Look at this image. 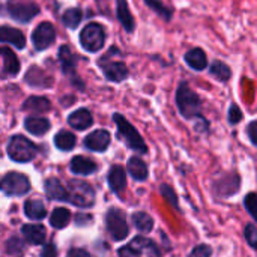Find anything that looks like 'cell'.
<instances>
[{"label":"cell","instance_id":"1","mask_svg":"<svg viewBox=\"0 0 257 257\" xmlns=\"http://www.w3.org/2000/svg\"><path fill=\"white\" fill-rule=\"evenodd\" d=\"M176 105L182 117L185 119H200L202 114V99L200 96L190 87L187 81H181L176 89Z\"/></svg>","mask_w":257,"mask_h":257},{"label":"cell","instance_id":"2","mask_svg":"<svg viewBox=\"0 0 257 257\" xmlns=\"http://www.w3.org/2000/svg\"><path fill=\"white\" fill-rule=\"evenodd\" d=\"M105 41H107L105 29L101 23H96V21L87 23L78 35L80 47L84 51L92 53V54L101 51L105 45Z\"/></svg>","mask_w":257,"mask_h":257},{"label":"cell","instance_id":"3","mask_svg":"<svg viewBox=\"0 0 257 257\" xmlns=\"http://www.w3.org/2000/svg\"><path fill=\"white\" fill-rule=\"evenodd\" d=\"M113 120H114V123L117 126V137H119V140H122L133 151H137L140 154H146L148 152V146L143 142L142 136L125 119V116H122L120 113H114L113 114Z\"/></svg>","mask_w":257,"mask_h":257},{"label":"cell","instance_id":"4","mask_svg":"<svg viewBox=\"0 0 257 257\" xmlns=\"http://www.w3.org/2000/svg\"><path fill=\"white\" fill-rule=\"evenodd\" d=\"M57 57H59V63H60V69H62L63 75L68 77L71 84L75 86L78 90H84L86 84L77 72L78 56L71 50V47L68 44H63V45H60V48L57 51Z\"/></svg>","mask_w":257,"mask_h":257},{"label":"cell","instance_id":"5","mask_svg":"<svg viewBox=\"0 0 257 257\" xmlns=\"http://www.w3.org/2000/svg\"><path fill=\"white\" fill-rule=\"evenodd\" d=\"M111 54H113V48H110L108 53L101 56L96 65L99 66L105 80L111 83H122L130 77V69L123 60H113Z\"/></svg>","mask_w":257,"mask_h":257},{"label":"cell","instance_id":"6","mask_svg":"<svg viewBox=\"0 0 257 257\" xmlns=\"http://www.w3.org/2000/svg\"><path fill=\"white\" fill-rule=\"evenodd\" d=\"M5 9L14 21L23 24L30 23L41 14V6L33 0H8Z\"/></svg>","mask_w":257,"mask_h":257},{"label":"cell","instance_id":"7","mask_svg":"<svg viewBox=\"0 0 257 257\" xmlns=\"http://www.w3.org/2000/svg\"><path fill=\"white\" fill-rule=\"evenodd\" d=\"M119 257H161V253L154 241L137 236L119 250Z\"/></svg>","mask_w":257,"mask_h":257},{"label":"cell","instance_id":"8","mask_svg":"<svg viewBox=\"0 0 257 257\" xmlns=\"http://www.w3.org/2000/svg\"><path fill=\"white\" fill-rule=\"evenodd\" d=\"M8 155L17 163H29L36 155V146L24 136H14L8 143Z\"/></svg>","mask_w":257,"mask_h":257},{"label":"cell","instance_id":"9","mask_svg":"<svg viewBox=\"0 0 257 257\" xmlns=\"http://www.w3.org/2000/svg\"><path fill=\"white\" fill-rule=\"evenodd\" d=\"M68 196L69 202L80 208H89L95 203V191L90 187V184L84 181H71L68 187Z\"/></svg>","mask_w":257,"mask_h":257},{"label":"cell","instance_id":"10","mask_svg":"<svg viewBox=\"0 0 257 257\" xmlns=\"http://www.w3.org/2000/svg\"><path fill=\"white\" fill-rule=\"evenodd\" d=\"M57 39V30L53 23L41 21L32 32V44L35 51H45L54 45Z\"/></svg>","mask_w":257,"mask_h":257},{"label":"cell","instance_id":"11","mask_svg":"<svg viewBox=\"0 0 257 257\" xmlns=\"http://www.w3.org/2000/svg\"><path fill=\"white\" fill-rule=\"evenodd\" d=\"M105 223H107V229L108 233L111 235V238L114 241H122L128 236V224H126V217L125 212L117 209V208H111L108 209L107 215H105Z\"/></svg>","mask_w":257,"mask_h":257},{"label":"cell","instance_id":"12","mask_svg":"<svg viewBox=\"0 0 257 257\" xmlns=\"http://www.w3.org/2000/svg\"><path fill=\"white\" fill-rule=\"evenodd\" d=\"M30 190V181L20 172H11L2 179V191L6 196H24Z\"/></svg>","mask_w":257,"mask_h":257},{"label":"cell","instance_id":"13","mask_svg":"<svg viewBox=\"0 0 257 257\" xmlns=\"http://www.w3.org/2000/svg\"><path fill=\"white\" fill-rule=\"evenodd\" d=\"M24 83L35 89H51L54 86V77L39 65H30L24 74Z\"/></svg>","mask_w":257,"mask_h":257},{"label":"cell","instance_id":"14","mask_svg":"<svg viewBox=\"0 0 257 257\" xmlns=\"http://www.w3.org/2000/svg\"><path fill=\"white\" fill-rule=\"evenodd\" d=\"M0 56H2V74L3 77H17L21 71V63L15 51L9 47H2L0 48Z\"/></svg>","mask_w":257,"mask_h":257},{"label":"cell","instance_id":"15","mask_svg":"<svg viewBox=\"0 0 257 257\" xmlns=\"http://www.w3.org/2000/svg\"><path fill=\"white\" fill-rule=\"evenodd\" d=\"M0 42L5 44V45L6 44L12 45L17 50H24L26 48V36H24V33L20 29L8 26V24H3L0 27Z\"/></svg>","mask_w":257,"mask_h":257},{"label":"cell","instance_id":"16","mask_svg":"<svg viewBox=\"0 0 257 257\" xmlns=\"http://www.w3.org/2000/svg\"><path fill=\"white\" fill-rule=\"evenodd\" d=\"M111 142L110 133L107 130H96L84 139V148L92 152H104Z\"/></svg>","mask_w":257,"mask_h":257},{"label":"cell","instance_id":"17","mask_svg":"<svg viewBox=\"0 0 257 257\" xmlns=\"http://www.w3.org/2000/svg\"><path fill=\"white\" fill-rule=\"evenodd\" d=\"M116 18L126 33L133 35L136 32V18L130 11L128 0H116Z\"/></svg>","mask_w":257,"mask_h":257},{"label":"cell","instance_id":"18","mask_svg":"<svg viewBox=\"0 0 257 257\" xmlns=\"http://www.w3.org/2000/svg\"><path fill=\"white\" fill-rule=\"evenodd\" d=\"M184 60L191 69H194L197 72H202L208 68V56H206L205 50L200 47H194V48L188 50L184 56Z\"/></svg>","mask_w":257,"mask_h":257},{"label":"cell","instance_id":"19","mask_svg":"<svg viewBox=\"0 0 257 257\" xmlns=\"http://www.w3.org/2000/svg\"><path fill=\"white\" fill-rule=\"evenodd\" d=\"M68 123L77 131H84L93 125V116L87 108H78L68 116Z\"/></svg>","mask_w":257,"mask_h":257},{"label":"cell","instance_id":"20","mask_svg":"<svg viewBox=\"0 0 257 257\" xmlns=\"http://www.w3.org/2000/svg\"><path fill=\"white\" fill-rule=\"evenodd\" d=\"M108 185L113 193L116 194H123L125 187H126V173L120 166H113L110 173H108Z\"/></svg>","mask_w":257,"mask_h":257},{"label":"cell","instance_id":"21","mask_svg":"<svg viewBox=\"0 0 257 257\" xmlns=\"http://www.w3.org/2000/svg\"><path fill=\"white\" fill-rule=\"evenodd\" d=\"M45 193L48 194L50 199L53 200H60V202H69L68 190L62 185V182L56 178H50L45 181Z\"/></svg>","mask_w":257,"mask_h":257},{"label":"cell","instance_id":"22","mask_svg":"<svg viewBox=\"0 0 257 257\" xmlns=\"http://www.w3.org/2000/svg\"><path fill=\"white\" fill-rule=\"evenodd\" d=\"M21 233L29 244L41 245L45 241V227L41 224H24L21 227Z\"/></svg>","mask_w":257,"mask_h":257},{"label":"cell","instance_id":"23","mask_svg":"<svg viewBox=\"0 0 257 257\" xmlns=\"http://www.w3.org/2000/svg\"><path fill=\"white\" fill-rule=\"evenodd\" d=\"M21 108L30 113H47L51 110V101L45 96H29Z\"/></svg>","mask_w":257,"mask_h":257},{"label":"cell","instance_id":"24","mask_svg":"<svg viewBox=\"0 0 257 257\" xmlns=\"http://www.w3.org/2000/svg\"><path fill=\"white\" fill-rule=\"evenodd\" d=\"M24 128L30 134H33V136H44L51 128V123L45 117H41V116H29L24 120Z\"/></svg>","mask_w":257,"mask_h":257},{"label":"cell","instance_id":"25","mask_svg":"<svg viewBox=\"0 0 257 257\" xmlns=\"http://www.w3.org/2000/svg\"><path fill=\"white\" fill-rule=\"evenodd\" d=\"M96 169H98V166L87 157L77 155L71 161V172L75 173V175L87 176V175H92Z\"/></svg>","mask_w":257,"mask_h":257},{"label":"cell","instance_id":"26","mask_svg":"<svg viewBox=\"0 0 257 257\" xmlns=\"http://www.w3.org/2000/svg\"><path fill=\"white\" fill-rule=\"evenodd\" d=\"M81 21H83V11L78 6L68 8L62 14V24L69 30H75L81 24Z\"/></svg>","mask_w":257,"mask_h":257},{"label":"cell","instance_id":"27","mask_svg":"<svg viewBox=\"0 0 257 257\" xmlns=\"http://www.w3.org/2000/svg\"><path fill=\"white\" fill-rule=\"evenodd\" d=\"M209 74L221 83H227L232 78V68L223 60H214L209 66Z\"/></svg>","mask_w":257,"mask_h":257},{"label":"cell","instance_id":"28","mask_svg":"<svg viewBox=\"0 0 257 257\" xmlns=\"http://www.w3.org/2000/svg\"><path fill=\"white\" fill-rule=\"evenodd\" d=\"M128 173L136 181H146L148 179V166L139 157H131L128 160Z\"/></svg>","mask_w":257,"mask_h":257},{"label":"cell","instance_id":"29","mask_svg":"<svg viewBox=\"0 0 257 257\" xmlns=\"http://www.w3.org/2000/svg\"><path fill=\"white\" fill-rule=\"evenodd\" d=\"M148 8H151L160 18H163L166 23H170L173 18V8L166 5L163 0H143Z\"/></svg>","mask_w":257,"mask_h":257},{"label":"cell","instance_id":"30","mask_svg":"<svg viewBox=\"0 0 257 257\" xmlns=\"http://www.w3.org/2000/svg\"><path fill=\"white\" fill-rule=\"evenodd\" d=\"M77 143V137L71 133V131H59L56 136H54V145L57 149L63 151V152H68L71 149H74Z\"/></svg>","mask_w":257,"mask_h":257},{"label":"cell","instance_id":"31","mask_svg":"<svg viewBox=\"0 0 257 257\" xmlns=\"http://www.w3.org/2000/svg\"><path fill=\"white\" fill-rule=\"evenodd\" d=\"M24 214L30 220H42L47 215V211L41 200H27L24 203Z\"/></svg>","mask_w":257,"mask_h":257},{"label":"cell","instance_id":"32","mask_svg":"<svg viewBox=\"0 0 257 257\" xmlns=\"http://www.w3.org/2000/svg\"><path fill=\"white\" fill-rule=\"evenodd\" d=\"M71 221V214L66 208H56L53 212H51V217H50V224L54 227V229H63L69 224Z\"/></svg>","mask_w":257,"mask_h":257},{"label":"cell","instance_id":"33","mask_svg":"<svg viewBox=\"0 0 257 257\" xmlns=\"http://www.w3.org/2000/svg\"><path fill=\"white\" fill-rule=\"evenodd\" d=\"M133 221H134V226H136L140 232H143V233L151 232L152 227H154V220H152V217L148 215L146 212H136V214L133 215Z\"/></svg>","mask_w":257,"mask_h":257},{"label":"cell","instance_id":"34","mask_svg":"<svg viewBox=\"0 0 257 257\" xmlns=\"http://www.w3.org/2000/svg\"><path fill=\"white\" fill-rule=\"evenodd\" d=\"M6 251L8 254L11 256H21L24 253V242L17 238V236H12L8 242H6Z\"/></svg>","mask_w":257,"mask_h":257},{"label":"cell","instance_id":"35","mask_svg":"<svg viewBox=\"0 0 257 257\" xmlns=\"http://www.w3.org/2000/svg\"><path fill=\"white\" fill-rule=\"evenodd\" d=\"M242 117H244V114H242L241 108L233 102V104L230 105V108H229V114H227L229 123H230V125H236V123H239V122L242 120Z\"/></svg>","mask_w":257,"mask_h":257},{"label":"cell","instance_id":"36","mask_svg":"<svg viewBox=\"0 0 257 257\" xmlns=\"http://www.w3.org/2000/svg\"><path fill=\"white\" fill-rule=\"evenodd\" d=\"M244 203H245V208H247L248 214L257 221V194H254V193L247 194Z\"/></svg>","mask_w":257,"mask_h":257},{"label":"cell","instance_id":"37","mask_svg":"<svg viewBox=\"0 0 257 257\" xmlns=\"http://www.w3.org/2000/svg\"><path fill=\"white\" fill-rule=\"evenodd\" d=\"M245 239L251 248H257V229L253 224H248L245 227Z\"/></svg>","mask_w":257,"mask_h":257},{"label":"cell","instance_id":"38","mask_svg":"<svg viewBox=\"0 0 257 257\" xmlns=\"http://www.w3.org/2000/svg\"><path fill=\"white\" fill-rule=\"evenodd\" d=\"M211 254H212V248H211L209 245L202 244V245H197V247L191 251L190 257H211Z\"/></svg>","mask_w":257,"mask_h":257},{"label":"cell","instance_id":"39","mask_svg":"<svg viewBox=\"0 0 257 257\" xmlns=\"http://www.w3.org/2000/svg\"><path fill=\"white\" fill-rule=\"evenodd\" d=\"M247 134H248L251 143H253L254 146H257V120H253V122L248 123V126H247Z\"/></svg>","mask_w":257,"mask_h":257},{"label":"cell","instance_id":"40","mask_svg":"<svg viewBox=\"0 0 257 257\" xmlns=\"http://www.w3.org/2000/svg\"><path fill=\"white\" fill-rule=\"evenodd\" d=\"M41 257H57V250H56L54 244L44 245V248L41 251Z\"/></svg>","mask_w":257,"mask_h":257},{"label":"cell","instance_id":"41","mask_svg":"<svg viewBox=\"0 0 257 257\" xmlns=\"http://www.w3.org/2000/svg\"><path fill=\"white\" fill-rule=\"evenodd\" d=\"M66 257H92L86 250H83V248H72V250H69L68 251V254Z\"/></svg>","mask_w":257,"mask_h":257}]
</instances>
